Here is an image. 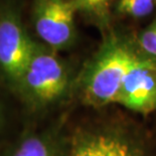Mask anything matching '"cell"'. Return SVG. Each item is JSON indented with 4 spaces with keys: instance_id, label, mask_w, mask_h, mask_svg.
Listing matches in <instances>:
<instances>
[{
    "instance_id": "cell-1",
    "label": "cell",
    "mask_w": 156,
    "mask_h": 156,
    "mask_svg": "<svg viewBox=\"0 0 156 156\" xmlns=\"http://www.w3.org/2000/svg\"><path fill=\"white\" fill-rule=\"evenodd\" d=\"M71 84L67 62L48 46L37 44L13 94L29 108L41 110L62 100Z\"/></svg>"
},
{
    "instance_id": "cell-2",
    "label": "cell",
    "mask_w": 156,
    "mask_h": 156,
    "mask_svg": "<svg viewBox=\"0 0 156 156\" xmlns=\"http://www.w3.org/2000/svg\"><path fill=\"white\" fill-rule=\"evenodd\" d=\"M135 51L118 36L107 37L81 76L84 100L94 106L117 102L123 80Z\"/></svg>"
},
{
    "instance_id": "cell-3",
    "label": "cell",
    "mask_w": 156,
    "mask_h": 156,
    "mask_svg": "<svg viewBox=\"0 0 156 156\" xmlns=\"http://www.w3.org/2000/svg\"><path fill=\"white\" fill-rule=\"evenodd\" d=\"M37 42L28 34L18 0H0V85L14 93Z\"/></svg>"
},
{
    "instance_id": "cell-4",
    "label": "cell",
    "mask_w": 156,
    "mask_h": 156,
    "mask_svg": "<svg viewBox=\"0 0 156 156\" xmlns=\"http://www.w3.org/2000/svg\"><path fill=\"white\" fill-rule=\"evenodd\" d=\"M76 14L72 0H34L30 18L42 44L58 51L75 44Z\"/></svg>"
},
{
    "instance_id": "cell-5",
    "label": "cell",
    "mask_w": 156,
    "mask_h": 156,
    "mask_svg": "<svg viewBox=\"0 0 156 156\" xmlns=\"http://www.w3.org/2000/svg\"><path fill=\"white\" fill-rule=\"evenodd\" d=\"M117 103L143 114L156 110V58L135 51L123 80Z\"/></svg>"
},
{
    "instance_id": "cell-6",
    "label": "cell",
    "mask_w": 156,
    "mask_h": 156,
    "mask_svg": "<svg viewBox=\"0 0 156 156\" xmlns=\"http://www.w3.org/2000/svg\"><path fill=\"white\" fill-rule=\"evenodd\" d=\"M58 131L29 132L0 147V156H68Z\"/></svg>"
},
{
    "instance_id": "cell-7",
    "label": "cell",
    "mask_w": 156,
    "mask_h": 156,
    "mask_svg": "<svg viewBox=\"0 0 156 156\" xmlns=\"http://www.w3.org/2000/svg\"><path fill=\"white\" fill-rule=\"evenodd\" d=\"M68 156H141L130 142L113 133L87 134L71 146Z\"/></svg>"
},
{
    "instance_id": "cell-8",
    "label": "cell",
    "mask_w": 156,
    "mask_h": 156,
    "mask_svg": "<svg viewBox=\"0 0 156 156\" xmlns=\"http://www.w3.org/2000/svg\"><path fill=\"white\" fill-rule=\"evenodd\" d=\"M77 13L104 28L110 24L116 0H72Z\"/></svg>"
},
{
    "instance_id": "cell-9",
    "label": "cell",
    "mask_w": 156,
    "mask_h": 156,
    "mask_svg": "<svg viewBox=\"0 0 156 156\" xmlns=\"http://www.w3.org/2000/svg\"><path fill=\"white\" fill-rule=\"evenodd\" d=\"M155 6V0H116L114 10L121 15L143 18L153 12Z\"/></svg>"
},
{
    "instance_id": "cell-10",
    "label": "cell",
    "mask_w": 156,
    "mask_h": 156,
    "mask_svg": "<svg viewBox=\"0 0 156 156\" xmlns=\"http://www.w3.org/2000/svg\"><path fill=\"white\" fill-rule=\"evenodd\" d=\"M138 45L142 54L156 58V17L139 35Z\"/></svg>"
},
{
    "instance_id": "cell-11",
    "label": "cell",
    "mask_w": 156,
    "mask_h": 156,
    "mask_svg": "<svg viewBox=\"0 0 156 156\" xmlns=\"http://www.w3.org/2000/svg\"><path fill=\"white\" fill-rule=\"evenodd\" d=\"M6 125H7V109L3 102V99L0 96V136L5 130Z\"/></svg>"
},
{
    "instance_id": "cell-12",
    "label": "cell",
    "mask_w": 156,
    "mask_h": 156,
    "mask_svg": "<svg viewBox=\"0 0 156 156\" xmlns=\"http://www.w3.org/2000/svg\"><path fill=\"white\" fill-rule=\"evenodd\" d=\"M155 2H156V0H155Z\"/></svg>"
}]
</instances>
